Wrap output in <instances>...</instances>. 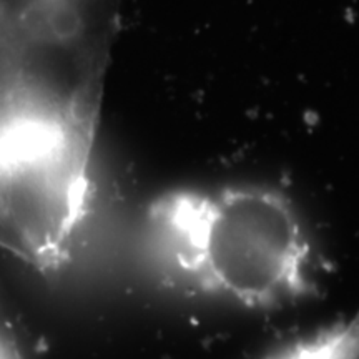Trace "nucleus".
Listing matches in <instances>:
<instances>
[{"label":"nucleus","instance_id":"1","mask_svg":"<svg viewBox=\"0 0 359 359\" xmlns=\"http://www.w3.org/2000/svg\"><path fill=\"white\" fill-rule=\"evenodd\" d=\"M123 0H0V248L57 266L87 215Z\"/></svg>","mask_w":359,"mask_h":359},{"label":"nucleus","instance_id":"2","mask_svg":"<svg viewBox=\"0 0 359 359\" xmlns=\"http://www.w3.org/2000/svg\"><path fill=\"white\" fill-rule=\"evenodd\" d=\"M158 262L182 285L245 308L308 294L313 245L293 205L257 187L183 191L150 213Z\"/></svg>","mask_w":359,"mask_h":359}]
</instances>
